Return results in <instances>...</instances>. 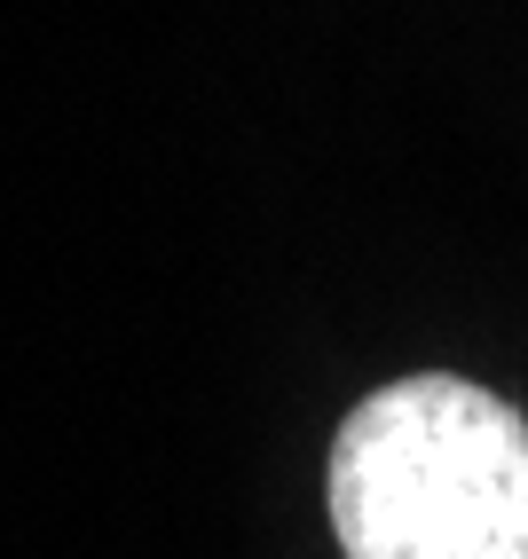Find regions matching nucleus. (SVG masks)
I'll list each match as a JSON object with an SVG mask.
<instances>
[{"label": "nucleus", "instance_id": "1", "mask_svg": "<svg viewBox=\"0 0 528 559\" xmlns=\"http://www.w3.org/2000/svg\"><path fill=\"white\" fill-rule=\"evenodd\" d=\"M324 489L348 559H528V418L419 370L339 418Z\"/></svg>", "mask_w": 528, "mask_h": 559}]
</instances>
